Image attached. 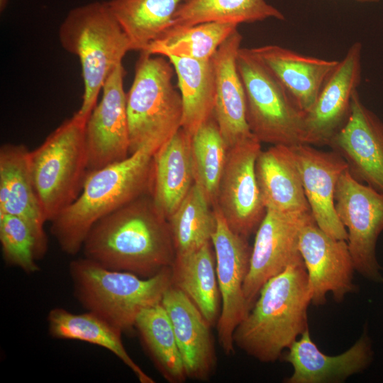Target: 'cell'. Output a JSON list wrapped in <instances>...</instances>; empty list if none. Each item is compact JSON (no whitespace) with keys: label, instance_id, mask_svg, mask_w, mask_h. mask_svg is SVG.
Returning a JSON list of instances; mask_svg holds the SVG:
<instances>
[{"label":"cell","instance_id":"cell-1","mask_svg":"<svg viewBox=\"0 0 383 383\" xmlns=\"http://www.w3.org/2000/svg\"><path fill=\"white\" fill-rule=\"evenodd\" d=\"M84 257L113 270L150 277L171 267L175 250L168 220L151 194L97 221L88 233Z\"/></svg>","mask_w":383,"mask_h":383},{"label":"cell","instance_id":"cell-2","mask_svg":"<svg viewBox=\"0 0 383 383\" xmlns=\"http://www.w3.org/2000/svg\"><path fill=\"white\" fill-rule=\"evenodd\" d=\"M310 304L308 274L301 257L263 285L233 333L235 346L262 362H275L309 329Z\"/></svg>","mask_w":383,"mask_h":383},{"label":"cell","instance_id":"cell-3","mask_svg":"<svg viewBox=\"0 0 383 383\" xmlns=\"http://www.w3.org/2000/svg\"><path fill=\"white\" fill-rule=\"evenodd\" d=\"M153 156L152 150L142 148L120 162L88 172L79 196L50 222L51 233L64 252L77 254L97 221L151 193Z\"/></svg>","mask_w":383,"mask_h":383},{"label":"cell","instance_id":"cell-4","mask_svg":"<svg viewBox=\"0 0 383 383\" xmlns=\"http://www.w3.org/2000/svg\"><path fill=\"white\" fill-rule=\"evenodd\" d=\"M58 37L62 47L79 60L84 91L76 113L87 120L106 79L132 50L131 42L107 1L72 9L60 26Z\"/></svg>","mask_w":383,"mask_h":383},{"label":"cell","instance_id":"cell-5","mask_svg":"<svg viewBox=\"0 0 383 383\" xmlns=\"http://www.w3.org/2000/svg\"><path fill=\"white\" fill-rule=\"evenodd\" d=\"M69 272L82 306L123 333L135 328L140 312L161 303L172 284L171 267L145 278L108 269L84 257L70 263Z\"/></svg>","mask_w":383,"mask_h":383},{"label":"cell","instance_id":"cell-6","mask_svg":"<svg viewBox=\"0 0 383 383\" xmlns=\"http://www.w3.org/2000/svg\"><path fill=\"white\" fill-rule=\"evenodd\" d=\"M174 68L162 56L141 52L126 93L130 155L160 149L182 128V101L172 84Z\"/></svg>","mask_w":383,"mask_h":383},{"label":"cell","instance_id":"cell-7","mask_svg":"<svg viewBox=\"0 0 383 383\" xmlns=\"http://www.w3.org/2000/svg\"><path fill=\"white\" fill-rule=\"evenodd\" d=\"M86 122L75 113L30 151L31 174L46 222L53 221L82 190L89 172Z\"/></svg>","mask_w":383,"mask_h":383},{"label":"cell","instance_id":"cell-8","mask_svg":"<svg viewBox=\"0 0 383 383\" xmlns=\"http://www.w3.org/2000/svg\"><path fill=\"white\" fill-rule=\"evenodd\" d=\"M237 67L245 91L247 121L254 136L272 145L303 143L304 113L251 48H240Z\"/></svg>","mask_w":383,"mask_h":383},{"label":"cell","instance_id":"cell-9","mask_svg":"<svg viewBox=\"0 0 383 383\" xmlns=\"http://www.w3.org/2000/svg\"><path fill=\"white\" fill-rule=\"evenodd\" d=\"M335 208L348 233L355 271L368 280L382 282L376 245L383 231V194L356 179L347 168L336 186Z\"/></svg>","mask_w":383,"mask_h":383},{"label":"cell","instance_id":"cell-10","mask_svg":"<svg viewBox=\"0 0 383 383\" xmlns=\"http://www.w3.org/2000/svg\"><path fill=\"white\" fill-rule=\"evenodd\" d=\"M216 228L211 243L216 257L221 309L217 322L219 344L226 354L234 352L233 333L250 311L244 294L252 248L248 238L234 232L215 207Z\"/></svg>","mask_w":383,"mask_h":383},{"label":"cell","instance_id":"cell-11","mask_svg":"<svg viewBox=\"0 0 383 383\" xmlns=\"http://www.w3.org/2000/svg\"><path fill=\"white\" fill-rule=\"evenodd\" d=\"M261 150V143L255 136L228 149L213 206L234 232L247 238L266 213L255 172Z\"/></svg>","mask_w":383,"mask_h":383},{"label":"cell","instance_id":"cell-12","mask_svg":"<svg viewBox=\"0 0 383 383\" xmlns=\"http://www.w3.org/2000/svg\"><path fill=\"white\" fill-rule=\"evenodd\" d=\"M299 250L307 271L311 304H325L328 292L340 303L348 294L357 291L353 282L355 270L347 240L327 234L313 216L301 228Z\"/></svg>","mask_w":383,"mask_h":383},{"label":"cell","instance_id":"cell-13","mask_svg":"<svg viewBox=\"0 0 383 383\" xmlns=\"http://www.w3.org/2000/svg\"><path fill=\"white\" fill-rule=\"evenodd\" d=\"M125 74L121 64L106 79L100 101L87 120L89 172L120 162L130 155Z\"/></svg>","mask_w":383,"mask_h":383},{"label":"cell","instance_id":"cell-14","mask_svg":"<svg viewBox=\"0 0 383 383\" xmlns=\"http://www.w3.org/2000/svg\"><path fill=\"white\" fill-rule=\"evenodd\" d=\"M312 216L291 215L267 209L256 231L250 267L243 290L250 310L263 285L301 257L299 238L304 222Z\"/></svg>","mask_w":383,"mask_h":383},{"label":"cell","instance_id":"cell-15","mask_svg":"<svg viewBox=\"0 0 383 383\" xmlns=\"http://www.w3.org/2000/svg\"><path fill=\"white\" fill-rule=\"evenodd\" d=\"M360 43H355L323 86L312 107L304 113L303 143L328 145L347 121L353 94L361 79Z\"/></svg>","mask_w":383,"mask_h":383},{"label":"cell","instance_id":"cell-16","mask_svg":"<svg viewBox=\"0 0 383 383\" xmlns=\"http://www.w3.org/2000/svg\"><path fill=\"white\" fill-rule=\"evenodd\" d=\"M358 181L383 194V122L353 96L349 117L328 144Z\"/></svg>","mask_w":383,"mask_h":383},{"label":"cell","instance_id":"cell-17","mask_svg":"<svg viewBox=\"0 0 383 383\" xmlns=\"http://www.w3.org/2000/svg\"><path fill=\"white\" fill-rule=\"evenodd\" d=\"M300 172L304 193L317 225L331 237L348 240V233L335 208L336 186L348 168L335 151L324 152L311 145L291 146Z\"/></svg>","mask_w":383,"mask_h":383},{"label":"cell","instance_id":"cell-18","mask_svg":"<svg viewBox=\"0 0 383 383\" xmlns=\"http://www.w3.org/2000/svg\"><path fill=\"white\" fill-rule=\"evenodd\" d=\"M284 356L293 367L287 383H339L366 370L373 360L374 352L367 329L344 353L324 354L311 339L309 329L295 340Z\"/></svg>","mask_w":383,"mask_h":383},{"label":"cell","instance_id":"cell-19","mask_svg":"<svg viewBox=\"0 0 383 383\" xmlns=\"http://www.w3.org/2000/svg\"><path fill=\"white\" fill-rule=\"evenodd\" d=\"M161 304L171 321L187 378L207 380L216 359L210 324L194 303L172 284Z\"/></svg>","mask_w":383,"mask_h":383},{"label":"cell","instance_id":"cell-20","mask_svg":"<svg viewBox=\"0 0 383 383\" xmlns=\"http://www.w3.org/2000/svg\"><path fill=\"white\" fill-rule=\"evenodd\" d=\"M242 39L235 30L212 58L216 79L213 116L228 149L254 136L247 121L245 91L237 67Z\"/></svg>","mask_w":383,"mask_h":383},{"label":"cell","instance_id":"cell-21","mask_svg":"<svg viewBox=\"0 0 383 383\" xmlns=\"http://www.w3.org/2000/svg\"><path fill=\"white\" fill-rule=\"evenodd\" d=\"M29 153L22 144L6 143L0 148V212L24 220L44 256L48 250L46 221L34 186Z\"/></svg>","mask_w":383,"mask_h":383},{"label":"cell","instance_id":"cell-22","mask_svg":"<svg viewBox=\"0 0 383 383\" xmlns=\"http://www.w3.org/2000/svg\"><path fill=\"white\" fill-rule=\"evenodd\" d=\"M251 50L304 113L312 107L339 62L304 55L277 45L252 48Z\"/></svg>","mask_w":383,"mask_h":383},{"label":"cell","instance_id":"cell-23","mask_svg":"<svg viewBox=\"0 0 383 383\" xmlns=\"http://www.w3.org/2000/svg\"><path fill=\"white\" fill-rule=\"evenodd\" d=\"M255 172L266 210L291 215L311 213L291 146L273 145L261 150Z\"/></svg>","mask_w":383,"mask_h":383},{"label":"cell","instance_id":"cell-24","mask_svg":"<svg viewBox=\"0 0 383 383\" xmlns=\"http://www.w3.org/2000/svg\"><path fill=\"white\" fill-rule=\"evenodd\" d=\"M194 184L191 136L181 128L153 156L150 194L167 220Z\"/></svg>","mask_w":383,"mask_h":383},{"label":"cell","instance_id":"cell-25","mask_svg":"<svg viewBox=\"0 0 383 383\" xmlns=\"http://www.w3.org/2000/svg\"><path fill=\"white\" fill-rule=\"evenodd\" d=\"M48 323L52 337L83 341L106 349L123 362L140 382H155L127 352L122 341L123 332L99 316L90 311L74 313L54 308L48 313Z\"/></svg>","mask_w":383,"mask_h":383},{"label":"cell","instance_id":"cell-26","mask_svg":"<svg viewBox=\"0 0 383 383\" xmlns=\"http://www.w3.org/2000/svg\"><path fill=\"white\" fill-rule=\"evenodd\" d=\"M172 285L183 292L213 326L221 309L212 243L193 252L175 255L171 266Z\"/></svg>","mask_w":383,"mask_h":383},{"label":"cell","instance_id":"cell-27","mask_svg":"<svg viewBox=\"0 0 383 383\" xmlns=\"http://www.w3.org/2000/svg\"><path fill=\"white\" fill-rule=\"evenodd\" d=\"M177 75L182 101V128L191 137L213 116L216 79L212 59L167 58Z\"/></svg>","mask_w":383,"mask_h":383},{"label":"cell","instance_id":"cell-28","mask_svg":"<svg viewBox=\"0 0 383 383\" xmlns=\"http://www.w3.org/2000/svg\"><path fill=\"white\" fill-rule=\"evenodd\" d=\"M184 0H109L108 4L127 35L132 50L145 51L172 25Z\"/></svg>","mask_w":383,"mask_h":383},{"label":"cell","instance_id":"cell-29","mask_svg":"<svg viewBox=\"0 0 383 383\" xmlns=\"http://www.w3.org/2000/svg\"><path fill=\"white\" fill-rule=\"evenodd\" d=\"M238 26L217 22L171 26L142 52L167 59L175 57L209 60Z\"/></svg>","mask_w":383,"mask_h":383},{"label":"cell","instance_id":"cell-30","mask_svg":"<svg viewBox=\"0 0 383 383\" xmlns=\"http://www.w3.org/2000/svg\"><path fill=\"white\" fill-rule=\"evenodd\" d=\"M135 328L164 378L171 383L184 382L187 376L171 321L162 304L142 311Z\"/></svg>","mask_w":383,"mask_h":383},{"label":"cell","instance_id":"cell-31","mask_svg":"<svg viewBox=\"0 0 383 383\" xmlns=\"http://www.w3.org/2000/svg\"><path fill=\"white\" fill-rule=\"evenodd\" d=\"M268 18L284 20V14L265 0H184L172 26H188L217 22L249 23Z\"/></svg>","mask_w":383,"mask_h":383},{"label":"cell","instance_id":"cell-32","mask_svg":"<svg viewBox=\"0 0 383 383\" xmlns=\"http://www.w3.org/2000/svg\"><path fill=\"white\" fill-rule=\"evenodd\" d=\"M199 189L193 184L168 218L175 255H184L211 242L216 215Z\"/></svg>","mask_w":383,"mask_h":383},{"label":"cell","instance_id":"cell-33","mask_svg":"<svg viewBox=\"0 0 383 383\" xmlns=\"http://www.w3.org/2000/svg\"><path fill=\"white\" fill-rule=\"evenodd\" d=\"M228 148L214 116L191 137V156L194 184L213 207L226 165Z\"/></svg>","mask_w":383,"mask_h":383},{"label":"cell","instance_id":"cell-34","mask_svg":"<svg viewBox=\"0 0 383 383\" xmlns=\"http://www.w3.org/2000/svg\"><path fill=\"white\" fill-rule=\"evenodd\" d=\"M0 241L5 262L26 273L39 270L43 255L29 225L22 218L0 212Z\"/></svg>","mask_w":383,"mask_h":383},{"label":"cell","instance_id":"cell-35","mask_svg":"<svg viewBox=\"0 0 383 383\" xmlns=\"http://www.w3.org/2000/svg\"><path fill=\"white\" fill-rule=\"evenodd\" d=\"M9 0H0V11H4L8 4Z\"/></svg>","mask_w":383,"mask_h":383},{"label":"cell","instance_id":"cell-36","mask_svg":"<svg viewBox=\"0 0 383 383\" xmlns=\"http://www.w3.org/2000/svg\"><path fill=\"white\" fill-rule=\"evenodd\" d=\"M360 2H377L379 0H356Z\"/></svg>","mask_w":383,"mask_h":383}]
</instances>
